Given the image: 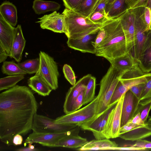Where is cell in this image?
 <instances>
[{"label":"cell","mask_w":151,"mask_h":151,"mask_svg":"<svg viewBox=\"0 0 151 151\" xmlns=\"http://www.w3.org/2000/svg\"><path fill=\"white\" fill-rule=\"evenodd\" d=\"M150 72L151 73V72Z\"/></svg>","instance_id":"obj_55"},{"label":"cell","mask_w":151,"mask_h":151,"mask_svg":"<svg viewBox=\"0 0 151 151\" xmlns=\"http://www.w3.org/2000/svg\"><path fill=\"white\" fill-rule=\"evenodd\" d=\"M91 76L90 74L84 76L70 88L67 93L63 106V111L65 114H68L73 103L80 93L85 90Z\"/></svg>","instance_id":"obj_19"},{"label":"cell","mask_w":151,"mask_h":151,"mask_svg":"<svg viewBox=\"0 0 151 151\" xmlns=\"http://www.w3.org/2000/svg\"><path fill=\"white\" fill-rule=\"evenodd\" d=\"M39 58L29 59L22 63H17L18 66L29 74L36 73L39 67Z\"/></svg>","instance_id":"obj_32"},{"label":"cell","mask_w":151,"mask_h":151,"mask_svg":"<svg viewBox=\"0 0 151 151\" xmlns=\"http://www.w3.org/2000/svg\"><path fill=\"white\" fill-rule=\"evenodd\" d=\"M1 70L3 73L9 76L25 75L27 74L14 61H5L3 62L1 68Z\"/></svg>","instance_id":"obj_30"},{"label":"cell","mask_w":151,"mask_h":151,"mask_svg":"<svg viewBox=\"0 0 151 151\" xmlns=\"http://www.w3.org/2000/svg\"><path fill=\"white\" fill-rule=\"evenodd\" d=\"M60 8V5L56 2L41 0H35L32 5L35 13L39 15L49 11H57Z\"/></svg>","instance_id":"obj_27"},{"label":"cell","mask_w":151,"mask_h":151,"mask_svg":"<svg viewBox=\"0 0 151 151\" xmlns=\"http://www.w3.org/2000/svg\"><path fill=\"white\" fill-rule=\"evenodd\" d=\"M101 27L105 29L106 35L96 49V56L105 58L111 63L115 58L130 52L119 17L108 19Z\"/></svg>","instance_id":"obj_2"},{"label":"cell","mask_w":151,"mask_h":151,"mask_svg":"<svg viewBox=\"0 0 151 151\" xmlns=\"http://www.w3.org/2000/svg\"><path fill=\"white\" fill-rule=\"evenodd\" d=\"M151 136V130L147 124L138 125L129 121L121 127L119 137L126 140L134 141Z\"/></svg>","instance_id":"obj_12"},{"label":"cell","mask_w":151,"mask_h":151,"mask_svg":"<svg viewBox=\"0 0 151 151\" xmlns=\"http://www.w3.org/2000/svg\"><path fill=\"white\" fill-rule=\"evenodd\" d=\"M0 14L4 19L12 26L15 27L17 22V9L9 1L2 3L0 6Z\"/></svg>","instance_id":"obj_26"},{"label":"cell","mask_w":151,"mask_h":151,"mask_svg":"<svg viewBox=\"0 0 151 151\" xmlns=\"http://www.w3.org/2000/svg\"><path fill=\"white\" fill-rule=\"evenodd\" d=\"M26 42V41L23 34L21 26L20 25H18L15 29L10 57L11 58H13L18 63L21 61Z\"/></svg>","instance_id":"obj_20"},{"label":"cell","mask_w":151,"mask_h":151,"mask_svg":"<svg viewBox=\"0 0 151 151\" xmlns=\"http://www.w3.org/2000/svg\"><path fill=\"white\" fill-rule=\"evenodd\" d=\"M88 142L86 138L78 135L72 134L65 136L60 139L55 144L53 147L77 148L82 147Z\"/></svg>","instance_id":"obj_24"},{"label":"cell","mask_w":151,"mask_h":151,"mask_svg":"<svg viewBox=\"0 0 151 151\" xmlns=\"http://www.w3.org/2000/svg\"><path fill=\"white\" fill-rule=\"evenodd\" d=\"M150 8H151V0H148L146 6Z\"/></svg>","instance_id":"obj_53"},{"label":"cell","mask_w":151,"mask_h":151,"mask_svg":"<svg viewBox=\"0 0 151 151\" xmlns=\"http://www.w3.org/2000/svg\"><path fill=\"white\" fill-rule=\"evenodd\" d=\"M8 56L4 50L0 46V63L5 61Z\"/></svg>","instance_id":"obj_49"},{"label":"cell","mask_w":151,"mask_h":151,"mask_svg":"<svg viewBox=\"0 0 151 151\" xmlns=\"http://www.w3.org/2000/svg\"><path fill=\"white\" fill-rule=\"evenodd\" d=\"M129 121L133 123L138 125H144L147 124H145L143 122L139 112L136 113L132 119Z\"/></svg>","instance_id":"obj_45"},{"label":"cell","mask_w":151,"mask_h":151,"mask_svg":"<svg viewBox=\"0 0 151 151\" xmlns=\"http://www.w3.org/2000/svg\"><path fill=\"white\" fill-rule=\"evenodd\" d=\"M147 149L138 147H134L129 146L128 147H117L114 150H133V151H146Z\"/></svg>","instance_id":"obj_47"},{"label":"cell","mask_w":151,"mask_h":151,"mask_svg":"<svg viewBox=\"0 0 151 151\" xmlns=\"http://www.w3.org/2000/svg\"><path fill=\"white\" fill-rule=\"evenodd\" d=\"M89 19L94 23L101 25L108 19L106 12L102 11H96L93 12Z\"/></svg>","instance_id":"obj_36"},{"label":"cell","mask_w":151,"mask_h":151,"mask_svg":"<svg viewBox=\"0 0 151 151\" xmlns=\"http://www.w3.org/2000/svg\"><path fill=\"white\" fill-rule=\"evenodd\" d=\"M151 77V73H144L138 64L132 68L121 73L111 99L110 105L116 103L123 95L134 86L146 83Z\"/></svg>","instance_id":"obj_4"},{"label":"cell","mask_w":151,"mask_h":151,"mask_svg":"<svg viewBox=\"0 0 151 151\" xmlns=\"http://www.w3.org/2000/svg\"><path fill=\"white\" fill-rule=\"evenodd\" d=\"M151 98V77L145 83L140 101Z\"/></svg>","instance_id":"obj_39"},{"label":"cell","mask_w":151,"mask_h":151,"mask_svg":"<svg viewBox=\"0 0 151 151\" xmlns=\"http://www.w3.org/2000/svg\"><path fill=\"white\" fill-rule=\"evenodd\" d=\"M147 124L149 128L151 130V117L149 118L147 121Z\"/></svg>","instance_id":"obj_52"},{"label":"cell","mask_w":151,"mask_h":151,"mask_svg":"<svg viewBox=\"0 0 151 151\" xmlns=\"http://www.w3.org/2000/svg\"><path fill=\"white\" fill-rule=\"evenodd\" d=\"M140 100L130 90L124 94L122 105L121 127L131 120L137 113Z\"/></svg>","instance_id":"obj_15"},{"label":"cell","mask_w":151,"mask_h":151,"mask_svg":"<svg viewBox=\"0 0 151 151\" xmlns=\"http://www.w3.org/2000/svg\"><path fill=\"white\" fill-rule=\"evenodd\" d=\"M29 86L34 91L41 96H48L52 89L39 75H35L28 80Z\"/></svg>","instance_id":"obj_25"},{"label":"cell","mask_w":151,"mask_h":151,"mask_svg":"<svg viewBox=\"0 0 151 151\" xmlns=\"http://www.w3.org/2000/svg\"><path fill=\"white\" fill-rule=\"evenodd\" d=\"M80 127L78 126L73 129L58 133H40L33 132L25 140V143H38L45 146L53 147L55 144L60 138L67 135H78Z\"/></svg>","instance_id":"obj_11"},{"label":"cell","mask_w":151,"mask_h":151,"mask_svg":"<svg viewBox=\"0 0 151 151\" xmlns=\"http://www.w3.org/2000/svg\"><path fill=\"white\" fill-rule=\"evenodd\" d=\"M129 146L138 147L145 149H151V141L142 139H140L136 141L135 143Z\"/></svg>","instance_id":"obj_42"},{"label":"cell","mask_w":151,"mask_h":151,"mask_svg":"<svg viewBox=\"0 0 151 151\" xmlns=\"http://www.w3.org/2000/svg\"><path fill=\"white\" fill-rule=\"evenodd\" d=\"M63 70L65 78L72 86L76 83L75 74L71 67L68 65H64Z\"/></svg>","instance_id":"obj_35"},{"label":"cell","mask_w":151,"mask_h":151,"mask_svg":"<svg viewBox=\"0 0 151 151\" xmlns=\"http://www.w3.org/2000/svg\"><path fill=\"white\" fill-rule=\"evenodd\" d=\"M100 0H83L73 10L76 12L89 18Z\"/></svg>","instance_id":"obj_29"},{"label":"cell","mask_w":151,"mask_h":151,"mask_svg":"<svg viewBox=\"0 0 151 151\" xmlns=\"http://www.w3.org/2000/svg\"><path fill=\"white\" fill-rule=\"evenodd\" d=\"M15 28L7 22L0 14V46L10 57Z\"/></svg>","instance_id":"obj_17"},{"label":"cell","mask_w":151,"mask_h":151,"mask_svg":"<svg viewBox=\"0 0 151 151\" xmlns=\"http://www.w3.org/2000/svg\"><path fill=\"white\" fill-rule=\"evenodd\" d=\"M116 103L111 105L101 114L80 125L79 127L83 130L91 132L96 139H106L105 130L107 122Z\"/></svg>","instance_id":"obj_10"},{"label":"cell","mask_w":151,"mask_h":151,"mask_svg":"<svg viewBox=\"0 0 151 151\" xmlns=\"http://www.w3.org/2000/svg\"><path fill=\"white\" fill-rule=\"evenodd\" d=\"M148 0H125L127 9L146 6Z\"/></svg>","instance_id":"obj_38"},{"label":"cell","mask_w":151,"mask_h":151,"mask_svg":"<svg viewBox=\"0 0 151 151\" xmlns=\"http://www.w3.org/2000/svg\"><path fill=\"white\" fill-rule=\"evenodd\" d=\"M145 7H140L130 9L134 20L135 44L132 54L137 63L149 32L146 30L145 21Z\"/></svg>","instance_id":"obj_8"},{"label":"cell","mask_w":151,"mask_h":151,"mask_svg":"<svg viewBox=\"0 0 151 151\" xmlns=\"http://www.w3.org/2000/svg\"><path fill=\"white\" fill-rule=\"evenodd\" d=\"M38 19L39 20L36 22L40 24L42 29L49 30L56 33H65L64 17L63 14H60L55 11Z\"/></svg>","instance_id":"obj_14"},{"label":"cell","mask_w":151,"mask_h":151,"mask_svg":"<svg viewBox=\"0 0 151 151\" xmlns=\"http://www.w3.org/2000/svg\"><path fill=\"white\" fill-rule=\"evenodd\" d=\"M38 104L32 91L26 86L16 85L0 94V139L14 145L16 134L24 136L32 129Z\"/></svg>","instance_id":"obj_1"},{"label":"cell","mask_w":151,"mask_h":151,"mask_svg":"<svg viewBox=\"0 0 151 151\" xmlns=\"http://www.w3.org/2000/svg\"><path fill=\"white\" fill-rule=\"evenodd\" d=\"M39 67L35 75L41 77L52 90H56L59 75L56 63L52 57L43 51L39 53Z\"/></svg>","instance_id":"obj_7"},{"label":"cell","mask_w":151,"mask_h":151,"mask_svg":"<svg viewBox=\"0 0 151 151\" xmlns=\"http://www.w3.org/2000/svg\"><path fill=\"white\" fill-rule=\"evenodd\" d=\"M62 14L64 17L65 34L68 39H76L95 33L100 29L101 25L94 23L89 18L83 16L73 10L65 8Z\"/></svg>","instance_id":"obj_3"},{"label":"cell","mask_w":151,"mask_h":151,"mask_svg":"<svg viewBox=\"0 0 151 151\" xmlns=\"http://www.w3.org/2000/svg\"><path fill=\"white\" fill-rule=\"evenodd\" d=\"M150 14L151 19V8H150Z\"/></svg>","instance_id":"obj_54"},{"label":"cell","mask_w":151,"mask_h":151,"mask_svg":"<svg viewBox=\"0 0 151 151\" xmlns=\"http://www.w3.org/2000/svg\"><path fill=\"white\" fill-rule=\"evenodd\" d=\"M84 91H82L75 99L70 108L68 114L80 109L83 105Z\"/></svg>","instance_id":"obj_37"},{"label":"cell","mask_w":151,"mask_h":151,"mask_svg":"<svg viewBox=\"0 0 151 151\" xmlns=\"http://www.w3.org/2000/svg\"><path fill=\"white\" fill-rule=\"evenodd\" d=\"M145 83H141L136 84L130 89L139 100L145 86Z\"/></svg>","instance_id":"obj_40"},{"label":"cell","mask_w":151,"mask_h":151,"mask_svg":"<svg viewBox=\"0 0 151 151\" xmlns=\"http://www.w3.org/2000/svg\"><path fill=\"white\" fill-rule=\"evenodd\" d=\"M144 19L146 26V30L148 32L151 31V19L150 8L145 7L144 12Z\"/></svg>","instance_id":"obj_43"},{"label":"cell","mask_w":151,"mask_h":151,"mask_svg":"<svg viewBox=\"0 0 151 151\" xmlns=\"http://www.w3.org/2000/svg\"><path fill=\"white\" fill-rule=\"evenodd\" d=\"M127 9L125 0H116L105 11L108 19L119 17Z\"/></svg>","instance_id":"obj_28"},{"label":"cell","mask_w":151,"mask_h":151,"mask_svg":"<svg viewBox=\"0 0 151 151\" xmlns=\"http://www.w3.org/2000/svg\"><path fill=\"white\" fill-rule=\"evenodd\" d=\"M106 4V0H100L93 13L96 11H102L105 12V9Z\"/></svg>","instance_id":"obj_46"},{"label":"cell","mask_w":151,"mask_h":151,"mask_svg":"<svg viewBox=\"0 0 151 151\" xmlns=\"http://www.w3.org/2000/svg\"><path fill=\"white\" fill-rule=\"evenodd\" d=\"M138 64L132 52H129L125 55L116 58L111 63L120 73Z\"/></svg>","instance_id":"obj_23"},{"label":"cell","mask_w":151,"mask_h":151,"mask_svg":"<svg viewBox=\"0 0 151 151\" xmlns=\"http://www.w3.org/2000/svg\"><path fill=\"white\" fill-rule=\"evenodd\" d=\"M98 32L87 35L78 39L68 38L67 42L68 46L72 49L83 53L95 54L96 48L93 42Z\"/></svg>","instance_id":"obj_18"},{"label":"cell","mask_w":151,"mask_h":151,"mask_svg":"<svg viewBox=\"0 0 151 151\" xmlns=\"http://www.w3.org/2000/svg\"><path fill=\"white\" fill-rule=\"evenodd\" d=\"M99 98L97 96L86 106L76 111L59 117L54 120L55 123L79 125L94 117L96 115Z\"/></svg>","instance_id":"obj_6"},{"label":"cell","mask_w":151,"mask_h":151,"mask_svg":"<svg viewBox=\"0 0 151 151\" xmlns=\"http://www.w3.org/2000/svg\"><path fill=\"white\" fill-rule=\"evenodd\" d=\"M124 95V94L122 95L116 104L107 121L105 130L106 139L119 137Z\"/></svg>","instance_id":"obj_13"},{"label":"cell","mask_w":151,"mask_h":151,"mask_svg":"<svg viewBox=\"0 0 151 151\" xmlns=\"http://www.w3.org/2000/svg\"><path fill=\"white\" fill-rule=\"evenodd\" d=\"M106 35V32L105 29L101 27L98 32L93 43L96 48L100 43L104 40Z\"/></svg>","instance_id":"obj_41"},{"label":"cell","mask_w":151,"mask_h":151,"mask_svg":"<svg viewBox=\"0 0 151 151\" xmlns=\"http://www.w3.org/2000/svg\"><path fill=\"white\" fill-rule=\"evenodd\" d=\"M118 145L114 141L109 139L93 140L89 141L77 150L78 151L88 150H114Z\"/></svg>","instance_id":"obj_22"},{"label":"cell","mask_w":151,"mask_h":151,"mask_svg":"<svg viewBox=\"0 0 151 151\" xmlns=\"http://www.w3.org/2000/svg\"><path fill=\"white\" fill-rule=\"evenodd\" d=\"M119 17L126 36L129 50L133 54L135 44L134 15L130 9H127Z\"/></svg>","instance_id":"obj_16"},{"label":"cell","mask_w":151,"mask_h":151,"mask_svg":"<svg viewBox=\"0 0 151 151\" xmlns=\"http://www.w3.org/2000/svg\"><path fill=\"white\" fill-rule=\"evenodd\" d=\"M96 86V78L92 76L84 91L83 105L88 104L95 98Z\"/></svg>","instance_id":"obj_33"},{"label":"cell","mask_w":151,"mask_h":151,"mask_svg":"<svg viewBox=\"0 0 151 151\" xmlns=\"http://www.w3.org/2000/svg\"><path fill=\"white\" fill-rule=\"evenodd\" d=\"M116 0H106V4L105 9V11Z\"/></svg>","instance_id":"obj_50"},{"label":"cell","mask_w":151,"mask_h":151,"mask_svg":"<svg viewBox=\"0 0 151 151\" xmlns=\"http://www.w3.org/2000/svg\"><path fill=\"white\" fill-rule=\"evenodd\" d=\"M120 74V72L111 65L106 73L101 80L97 95L99 98L98 106L95 116L101 114L110 106V101L119 81Z\"/></svg>","instance_id":"obj_5"},{"label":"cell","mask_w":151,"mask_h":151,"mask_svg":"<svg viewBox=\"0 0 151 151\" xmlns=\"http://www.w3.org/2000/svg\"><path fill=\"white\" fill-rule=\"evenodd\" d=\"M24 75L9 76L0 79V91L8 89L16 85L24 78Z\"/></svg>","instance_id":"obj_31"},{"label":"cell","mask_w":151,"mask_h":151,"mask_svg":"<svg viewBox=\"0 0 151 151\" xmlns=\"http://www.w3.org/2000/svg\"><path fill=\"white\" fill-rule=\"evenodd\" d=\"M66 8L73 10L83 0H62Z\"/></svg>","instance_id":"obj_44"},{"label":"cell","mask_w":151,"mask_h":151,"mask_svg":"<svg viewBox=\"0 0 151 151\" xmlns=\"http://www.w3.org/2000/svg\"><path fill=\"white\" fill-rule=\"evenodd\" d=\"M16 150L18 151H35V150L31 149L29 147L18 149Z\"/></svg>","instance_id":"obj_51"},{"label":"cell","mask_w":151,"mask_h":151,"mask_svg":"<svg viewBox=\"0 0 151 151\" xmlns=\"http://www.w3.org/2000/svg\"><path fill=\"white\" fill-rule=\"evenodd\" d=\"M151 109V98L140 101L137 112L140 114L141 119L145 123H147V118Z\"/></svg>","instance_id":"obj_34"},{"label":"cell","mask_w":151,"mask_h":151,"mask_svg":"<svg viewBox=\"0 0 151 151\" xmlns=\"http://www.w3.org/2000/svg\"><path fill=\"white\" fill-rule=\"evenodd\" d=\"M77 126L56 123L54 120L37 113L34 116L32 130L37 132L58 133L70 130Z\"/></svg>","instance_id":"obj_9"},{"label":"cell","mask_w":151,"mask_h":151,"mask_svg":"<svg viewBox=\"0 0 151 151\" xmlns=\"http://www.w3.org/2000/svg\"><path fill=\"white\" fill-rule=\"evenodd\" d=\"M23 139L22 135L20 134L16 135L13 139V145H20L22 144Z\"/></svg>","instance_id":"obj_48"},{"label":"cell","mask_w":151,"mask_h":151,"mask_svg":"<svg viewBox=\"0 0 151 151\" xmlns=\"http://www.w3.org/2000/svg\"><path fill=\"white\" fill-rule=\"evenodd\" d=\"M137 63L144 72H151V31L148 33Z\"/></svg>","instance_id":"obj_21"}]
</instances>
